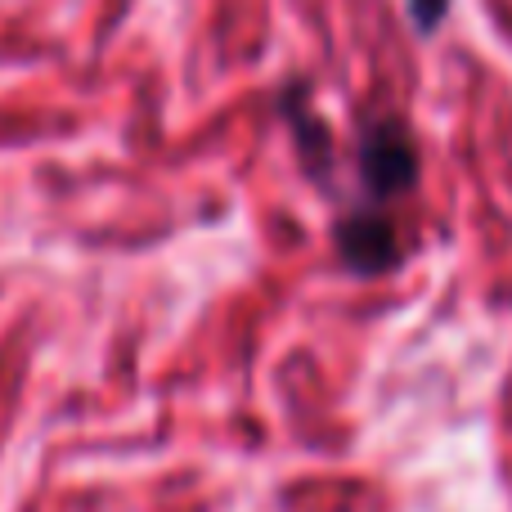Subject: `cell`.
Wrapping results in <instances>:
<instances>
[{
    "mask_svg": "<svg viewBox=\"0 0 512 512\" xmlns=\"http://www.w3.org/2000/svg\"><path fill=\"white\" fill-rule=\"evenodd\" d=\"M355 171H360V185L369 194V203L378 207L418 185L423 162H418V144H414V131L405 126V117L396 113L364 117L360 140H355Z\"/></svg>",
    "mask_w": 512,
    "mask_h": 512,
    "instance_id": "obj_1",
    "label": "cell"
},
{
    "mask_svg": "<svg viewBox=\"0 0 512 512\" xmlns=\"http://www.w3.org/2000/svg\"><path fill=\"white\" fill-rule=\"evenodd\" d=\"M445 14H450V0H409V18L423 36H432L445 23Z\"/></svg>",
    "mask_w": 512,
    "mask_h": 512,
    "instance_id": "obj_4",
    "label": "cell"
},
{
    "mask_svg": "<svg viewBox=\"0 0 512 512\" xmlns=\"http://www.w3.org/2000/svg\"><path fill=\"white\" fill-rule=\"evenodd\" d=\"M279 113H283V122H288L292 144H297L306 171L315 180H328V171H333V140H328V126L319 122V113L306 104V86H301V81L279 95Z\"/></svg>",
    "mask_w": 512,
    "mask_h": 512,
    "instance_id": "obj_3",
    "label": "cell"
},
{
    "mask_svg": "<svg viewBox=\"0 0 512 512\" xmlns=\"http://www.w3.org/2000/svg\"><path fill=\"white\" fill-rule=\"evenodd\" d=\"M333 243L342 265L351 274H360V279H378V274H391L400 265V234L378 203L346 212L333 225Z\"/></svg>",
    "mask_w": 512,
    "mask_h": 512,
    "instance_id": "obj_2",
    "label": "cell"
}]
</instances>
